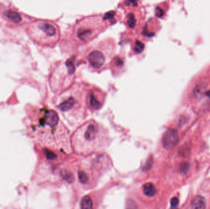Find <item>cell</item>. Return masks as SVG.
<instances>
[{
	"mask_svg": "<svg viewBox=\"0 0 210 209\" xmlns=\"http://www.w3.org/2000/svg\"><path fill=\"white\" fill-rule=\"evenodd\" d=\"M30 134L39 142L50 147L67 141L68 131L58 113L47 107L35 109L28 123Z\"/></svg>",
	"mask_w": 210,
	"mask_h": 209,
	"instance_id": "1",
	"label": "cell"
},
{
	"mask_svg": "<svg viewBox=\"0 0 210 209\" xmlns=\"http://www.w3.org/2000/svg\"><path fill=\"white\" fill-rule=\"evenodd\" d=\"M116 13L94 14L83 17L72 25L68 31L66 39L74 46L88 44L98 35L116 22Z\"/></svg>",
	"mask_w": 210,
	"mask_h": 209,
	"instance_id": "2",
	"label": "cell"
},
{
	"mask_svg": "<svg viewBox=\"0 0 210 209\" xmlns=\"http://www.w3.org/2000/svg\"><path fill=\"white\" fill-rule=\"evenodd\" d=\"M89 85L74 83L58 94L55 107L68 121L77 123L84 119L87 114V94Z\"/></svg>",
	"mask_w": 210,
	"mask_h": 209,
	"instance_id": "3",
	"label": "cell"
},
{
	"mask_svg": "<svg viewBox=\"0 0 210 209\" xmlns=\"http://www.w3.org/2000/svg\"><path fill=\"white\" fill-rule=\"evenodd\" d=\"M115 51L116 44L113 39H105L86 51V63L91 71H100L111 63Z\"/></svg>",
	"mask_w": 210,
	"mask_h": 209,
	"instance_id": "4",
	"label": "cell"
},
{
	"mask_svg": "<svg viewBox=\"0 0 210 209\" xmlns=\"http://www.w3.org/2000/svg\"><path fill=\"white\" fill-rule=\"evenodd\" d=\"M31 37L39 44L53 47L60 39L58 25L50 20H38L31 23L28 27Z\"/></svg>",
	"mask_w": 210,
	"mask_h": 209,
	"instance_id": "5",
	"label": "cell"
},
{
	"mask_svg": "<svg viewBox=\"0 0 210 209\" xmlns=\"http://www.w3.org/2000/svg\"><path fill=\"white\" fill-rule=\"evenodd\" d=\"M107 137L105 128L94 120L83 124L75 132L74 139L79 146H92L97 145Z\"/></svg>",
	"mask_w": 210,
	"mask_h": 209,
	"instance_id": "6",
	"label": "cell"
},
{
	"mask_svg": "<svg viewBox=\"0 0 210 209\" xmlns=\"http://www.w3.org/2000/svg\"><path fill=\"white\" fill-rule=\"evenodd\" d=\"M75 71V64L72 59H68L57 64L52 76V87L57 94L64 92L73 84Z\"/></svg>",
	"mask_w": 210,
	"mask_h": 209,
	"instance_id": "7",
	"label": "cell"
},
{
	"mask_svg": "<svg viewBox=\"0 0 210 209\" xmlns=\"http://www.w3.org/2000/svg\"><path fill=\"white\" fill-rule=\"evenodd\" d=\"M106 99L105 93L99 88L89 85L87 94V107L94 112L100 109Z\"/></svg>",
	"mask_w": 210,
	"mask_h": 209,
	"instance_id": "8",
	"label": "cell"
},
{
	"mask_svg": "<svg viewBox=\"0 0 210 209\" xmlns=\"http://www.w3.org/2000/svg\"><path fill=\"white\" fill-rule=\"evenodd\" d=\"M139 4L138 2H124L123 6L126 8V23L131 29H133L138 25L139 19H143V13Z\"/></svg>",
	"mask_w": 210,
	"mask_h": 209,
	"instance_id": "9",
	"label": "cell"
},
{
	"mask_svg": "<svg viewBox=\"0 0 210 209\" xmlns=\"http://www.w3.org/2000/svg\"><path fill=\"white\" fill-rule=\"evenodd\" d=\"M178 141V134L174 129H168L164 134L162 138V144L166 150H170L173 148Z\"/></svg>",
	"mask_w": 210,
	"mask_h": 209,
	"instance_id": "10",
	"label": "cell"
},
{
	"mask_svg": "<svg viewBox=\"0 0 210 209\" xmlns=\"http://www.w3.org/2000/svg\"><path fill=\"white\" fill-rule=\"evenodd\" d=\"M191 205L193 209H204L206 207V201L203 197L197 196L193 199Z\"/></svg>",
	"mask_w": 210,
	"mask_h": 209,
	"instance_id": "11",
	"label": "cell"
},
{
	"mask_svg": "<svg viewBox=\"0 0 210 209\" xmlns=\"http://www.w3.org/2000/svg\"><path fill=\"white\" fill-rule=\"evenodd\" d=\"M143 192L147 196L153 197L156 194L157 190L152 183H147L143 186Z\"/></svg>",
	"mask_w": 210,
	"mask_h": 209,
	"instance_id": "12",
	"label": "cell"
},
{
	"mask_svg": "<svg viewBox=\"0 0 210 209\" xmlns=\"http://www.w3.org/2000/svg\"><path fill=\"white\" fill-rule=\"evenodd\" d=\"M81 209H94L93 201L89 196H84L81 202Z\"/></svg>",
	"mask_w": 210,
	"mask_h": 209,
	"instance_id": "13",
	"label": "cell"
},
{
	"mask_svg": "<svg viewBox=\"0 0 210 209\" xmlns=\"http://www.w3.org/2000/svg\"><path fill=\"white\" fill-rule=\"evenodd\" d=\"M5 16H7L9 19L13 20L16 23H19L21 21L22 17L16 11L12 10H8L5 13Z\"/></svg>",
	"mask_w": 210,
	"mask_h": 209,
	"instance_id": "14",
	"label": "cell"
},
{
	"mask_svg": "<svg viewBox=\"0 0 210 209\" xmlns=\"http://www.w3.org/2000/svg\"><path fill=\"white\" fill-rule=\"evenodd\" d=\"M78 178H79V181L82 183H83V184L86 183L88 182V180H89V177H88L87 174L85 172H84L83 171H79V172H78Z\"/></svg>",
	"mask_w": 210,
	"mask_h": 209,
	"instance_id": "15",
	"label": "cell"
},
{
	"mask_svg": "<svg viewBox=\"0 0 210 209\" xmlns=\"http://www.w3.org/2000/svg\"><path fill=\"white\" fill-rule=\"evenodd\" d=\"M61 175L63 178L68 182H72L73 180V175L72 173H70L67 171H63V172L61 173Z\"/></svg>",
	"mask_w": 210,
	"mask_h": 209,
	"instance_id": "16",
	"label": "cell"
},
{
	"mask_svg": "<svg viewBox=\"0 0 210 209\" xmlns=\"http://www.w3.org/2000/svg\"><path fill=\"white\" fill-rule=\"evenodd\" d=\"M125 209H138V207L134 200L129 199L126 203Z\"/></svg>",
	"mask_w": 210,
	"mask_h": 209,
	"instance_id": "17",
	"label": "cell"
},
{
	"mask_svg": "<svg viewBox=\"0 0 210 209\" xmlns=\"http://www.w3.org/2000/svg\"><path fill=\"white\" fill-rule=\"evenodd\" d=\"M189 168H190V165L188 163H182L180 166L181 171L184 174H186L188 172V171L189 170Z\"/></svg>",
	"mask_w": 210,
	"mask_h": 209,
	"instance_id": "18",
	"label": "cell"
},
{
	"mask_svg": "<svg viewBox=\"0 0 210 209\" xmlns=\"http://www.w3.org/2000/svg\"><path fill=\"white\" fill-rule=\"evenodd\" d=\"M45 154H46L47 158L49 160H53L56 158L55 155L49 150H45Z\"/></svg>",
	"mask_w": 210,
	"mask_h": 209,
	"instance_id": "19",
	"label": "cell"
},
{
	"mask_svg": "<svg viewBox=\"0 0 210 209\" xmlns=\"http://www.w3.org/2000/svg\"><path fill=\"white\" fill-rule=\"evenodd\" d=\"M179 204V200L177 197H173L171 200V205L173 208H175Z\"/></svg>",
	"mask_w": 210,
	"mask_h": 209,
	"instance_id": "20",
	"label": "cell"
},
{
	"mask_svg": "<svg viewBox=\"0 0 210 209\" xmlns=\"http://www.w3.org/2000/svg\"><path fill=\"white\" fill-rule=\"evenodd\" d=\"M151 161H152L151 160H148V163H146V164H145V168H144V169H145V170H148V169L150 168L151 166L152 165V162L151 163Z\"/></svg>",
	"mask_w": 210,
	"mask_h": 209,
	"instance_id": "21",
	"label": "cell"
},
{
	"mask_svg": "<svg viewBox=\"0 0 210 209\" xmlns=\"http://www.w3.org/2000/svg\"><path fill=\"white\" fill-rule=\"evenodd\" d=\"M206 95L210 98V90L209 91H208V92H207V93H206Z\"/></svg>",
	"mask_w": 210,
	"mask_h": 209,
	"instance_id": "22",
	"label": "cell"
}]
</instances>
